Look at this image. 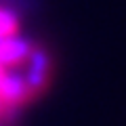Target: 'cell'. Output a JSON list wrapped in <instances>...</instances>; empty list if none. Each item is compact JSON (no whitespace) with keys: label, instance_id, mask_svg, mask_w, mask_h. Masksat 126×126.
I'll return each instance as SVG.
<instances>
[{"label":"cell","instance_id":"1","mask_svg":"<svg viewBox=\"0 0 126 126\" xmlns=\"http://www.w3.org/2000/svg\"><path fill=\"white\" fill-rule=\"evenodd\" d=\"M21 34V19L19 13L6 2H0V38H9Z\"/></svg>","mask_w":126,"mask_h":126}]
</instances>
